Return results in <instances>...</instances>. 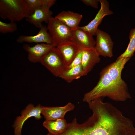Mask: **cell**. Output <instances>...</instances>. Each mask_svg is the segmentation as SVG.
<instances>
[{"label":"cell","instance_id":"obj_8","mask_svg":"<svg viewBox=\"0 0 135 135\" xmlns=\"http://www.w3.org/2000/svg\"><path fill=\"white\" fill-rule=\"evenodd\" d=\"M101 7L94 18L87 25L79 27L80 28L86 31L92 36L96 35L98 27L101 23L103 18L106 16L114 14L110 10L108 1L106 0H99Z\"/></svg>","mask_w":135,"mask_h":135},{"label":"cell","instance_id":"obj_11","mask_svg":"<svg viewBox=\"0 0 135 135\" xmlns=\"http://www.w3.org/2000/svg\"><path fill=\"white\" fill-rule=\"evenodd\" d=\"M74 104L69 102L62 107H45L42 106V114L46 120H54L64 118L66 114L74 110Z\"/></svg>","mask_w":135,"mask_h":135},{"label":"cell","instance_id":"obj_17","mask_svg":"<svg viewBox=\"0 0 135 135\" xmlns=\"http://www.w3.org/2000/svg\"><path fill=\"white\" fill-rule=\"evenodd\" d=\"M63 23L72 30H76L82 19V15L70 11H63L55 17Z\"/></svg>","mask_w":135,"mask_h":135},{"label":"cell","instance_id":"obj_19","mask_svg":"<svg viewBox=\"0 0 135 135\" xmlns=\"http://www.w3.org/2000/svg\"><path fill=\"white\" fill-rule=\"evenodd\" d=\"M84 76L81 65L70 68H68L61 74L60 78L70 83L74 80Z\"/></svg>","mask_w":135,"mask_h":135},{"label":"cell","instance_id":"obj_23","mask_svg":"<svg viewBox=\"0 0 135 135\" xmlns=\"http://www.w3.org/2000/svg\"><path fill=\"white\" fill-rule=\"evenodd\" d=\"M82 60V50H80L71 64L68 66V68H70L81 65Z\"/></svg>","mask_w":135,"mask_h":135},{"label":"cell","instance_id":"obj_7","mask_svg":"<svg viewBox=\"0 0 135 135\" xmlns=\"http://www.w3.org/2000/svg\"><path fill=\"white\" fill-rule=\"evenodd\" d=\"M96 36L95 48L100 56L112 57L114 42L110 35L106 32L98 29Z\"/></svg>","mask_w":135,"mask_h":135},{"label":"cell","instance_id":"obj_18","mask_svg":"<svg viewBox=\"0 0 135 135\" xmlns=\"http://www.w3.org/2000/svg\"><path fill=\"white\" fill-rule=\"evenodd\" d=\"M43 125L48 130V133L56 135L64 132L67 128L68 124L64 118H62L54 120H46Z\"/></svg>","mask_w":135,"mask_h":135},{"label":"cell","instance_id":"obj_3","mask_svg":"<svg viewBox=\"0 0 135 135\" xmlns=\"http://www.w3.org/2000/svg\"><path fill=\"white\" fill-rule=\"evenodd\" d=\"M31 14L26 0H0V16L11 22L21 21Z\"/></svg>","mask_w":135,"mask_h":135},{"label":"cell","instance_id":"obj_13","mask_svg":"<svg viewBox=\"0 0 135 135\" xmlns=\"http://www.w3.org/2000/svg\"><path fill=\"white\" fill-rule=\"evenodd\" d=\"M48 7H43L36 9L34 12L26 18V21L40 29L43 25V22L48 24L50 18L53 14Z\"/></svg>","mask_w":135,"mask_h":135},{"label":"cell","instance_id":"obj_9","mask_svg":"<svg viewBox=\"0 0 135 135\" xmlns=\"http://www.w3.org/2000/svg\"><path fill=\"white\" fill-rule=\"evenodd\" d=\"M54 47L52 44L44 43L38 44L33 46L28 44H24V49L28 53V58L34 63L40 62L45 55Z\"/></svg>","mask_w":135,"mask_h":135},{"label":"cell","instance_id":"obj_22","mask_svg":"<svg viewBox=\"0 0 135 135\" xmlns=\"http://www.w3.org/2000/svg\"><path fill=\"white\" fill-rule=\"evenodd\" d=\"M18 29L16 24L13 22L7 23L0 21V33L3 34L12 33L16 31Z\"/></svg>","mask_w":135,"mask_h":135},{"label":"cell","instance_id":"obj_2","mask_svg":"<svg viewBox=\"0 0 135 135\" xmlns=\"http://www.w3.org/2000/svg\"><path fill=\"white\" fill-rule=\"evenodd\" d=\"M107 97L114 101L125 102L131 98L127 85L113 80L104 68L100 73L97 84L84 96L83 102L88 103L95 100Z\"/></svg>","mask_w":135,"mask_h":135},{"label":"cell","instance_id":"obj_4","mask_svg":"<svg viewBox=\"0 0 135 135\" xmlns=\"http://www.w3.org/2000/svg\"><path fill=\"white\" fill-rule=\"evenodd\" d=\"M47 27L54 47H56L61 43L72 41V30L55 18H50Z\"/></svg>","mask_w":135,"mask_h":135},{"label":"cell","instance_id":"obj_14","mask_svg":"<svg viewBox=\"0 0 135 135\" xmlns=\"http://www.w3.org/2000/svg\"><path fill=\"white\" fill-rule=\"evenodd\" d=\"M48 31L46 26L43 25L36 35L33 36L21 35L17 38L16 41L19 43L26 42L30 43H45L52 44L51 37Z\"/></svg>","mask_w":135,"mask_h":135},{"label":"cell","instance_id":"obj_6","mask_svg":"<svg viewBox=\"0 0 135 135\" xmlns=\"http://www.w3.org/2000/svg\"><path fill=\"white\" fill-rule=\"evenodd\" d=\"M42 106L39 104L35 107L32 104H28L22 112L21 116L18 117L14 122L13 127L15 135H22V131L25 122L28 118L34 117L37 120L42 118Z\"/></svg>","mask_w":135,"mask_h":135},{"label":"cell","instance_id":"obj_25","mask_svg":"<svg viewBox=\"0 0 135 135\" xmlns=\"http://www.w3.org/2000/svg\"></svg>","mask_w":135,"mask_h":135},{"label":"cell","instance_id":"obj_24","mask_svg":"<svg viewBox=\"0 0 135 135\" xmlns=\"http://www.w3.org/2000/svg\"><path fill=\"white\" fill-rule=\"evenodd\" d=\"M81 1L87 6H90L96 9L98 8V5L100 2L99 0H82Z\"/></svg>","mask_w":135,"mask_h":135},{"label":"cell","instance_id":"obj_15","mask_svg":"<svg viewBox=\"0 0 135 135\" xmlns=\"http://www.w3.org/2000/svg\"><path fill=\"white\" fill-rule=\"evenodd\" d=\"M130 58L119 57L116 61L105 68L113 80L120 82L124 81L122 78V73L125 65Z\"/></svg>","mask_w":135,"mask_h":135},{"label":"cell","instance_id":"obj_20","mask_svg":"<svg viewBox=\"0 0 135 135\" xmlns=\"http://www.w3.org/2000/svg\"><path fill=\"white\" fill-rule=\"evenodd\" d=\"M29 6L31 14L36 9L43 7L50 8L56 3L55 0H26Z\"/></svg>","mask_w":135,"mask_h":135},{"label":"cell","instance_id":"obj_10","mask_svg":"<svg viewBox=\"0 0 135 135\" xmlns=\"http://www.w3.org/2000/svg\"><path fill=\"white\" fill-rule=\"evenodd\" d=\"M82 60L81 66L83 76H86L94 67L100 60V56L94 48L84 49L82 50Z\"/></svg>","mask_w":135,"mask_h":135},{"label":"cell","instance_id":"obj_12","mask_svg":"<svg viewBox=\"0 0 135 135\" xmlns=\"http://www.w3.org/2000/svg\"><path fill=\"white\" fill-rule=\"evenodd\" d=\"M72 42L74 43L80 50L84 49L95 48V41L93 36L80 28L72 30Z\"/></svg>","mask_w":135,"mask_h":135},{"label":"cell","instance_id":"obj_16","mask_svg":"<svg viewBox=\"0 0 135 135\" xmlns=\"http://www.w3.org/2000/svg\"><path fill=\"white\" fill-rule=\"evenodd\" d=\"M56 48L68 67L80 50L77 46L72 41L61 43Z\"/></svg>","mask_w":135,"mask_h":135},{"label":"cell","instance_id":"obj_1","mask_svg":"<svg viewBox=\"0 0 135 135\" xmlns=\"http://www.w3.org/2000/svg\"><path fill=\"white\" fill-rule=\"evenodd\" d=\"M88 103L92 114L83 123L76 124L74 135H135L133 121L112 104L102 98Z\"/></svg>","mask_w":135,"mask_h":135},{"label":"cell","instance_id":"obj_21","mask_svg":"<svg viewBox=\"0 0 135 135\" xmlns=\"http://www.w3.org/2000/svg\"><path fill=\"white\" fill-rule=\"evenodd\" d=\"M130 42L125 52L119 57L131 58L135 51V28L132 29L129 34Z\"/></svg>","mask_w":135,"mask_h":135},{"label":"cell","instance_id":"obj_5","mask_svg":"<svg viewBox=\"0 0 135 135\" xmlns=\"http://www.w3.org/2000/svg\"><path fill=\"white\" fill-rule=\"evenodd\" d=\"M40 63L54 76L59 77L68 68L61 54L56 47H53L42 58Z\"/></svg>","mask_w":135,"mask_h":135}]
</instances>
